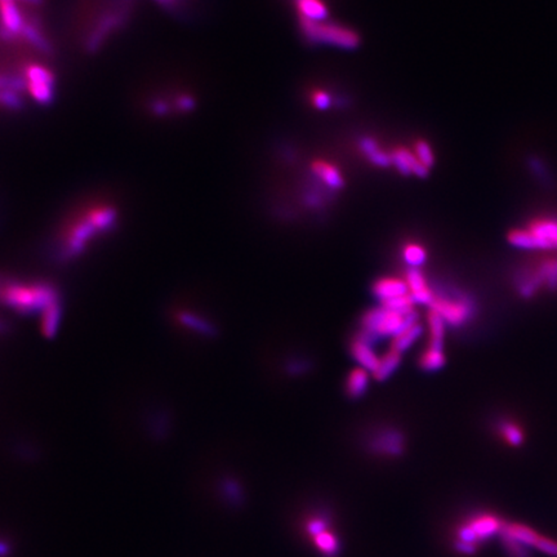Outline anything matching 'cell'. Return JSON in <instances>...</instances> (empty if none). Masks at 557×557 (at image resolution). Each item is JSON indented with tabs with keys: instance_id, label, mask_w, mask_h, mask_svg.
<instances>
[{
	"instance_id": "6",
	"label": "cell",
	"mask_w": 557,
	"mask_h": 557,
	"mask_svg": "<svg viewBox=\"0 0 557 557\" xmlns=\"http://www.w3.org/2000/svg\"><path fill=\"white\" fill-rule=\"evenodd\" d=\"M517 289L524 297H532L540 288L557 289V258H546L538 262L527 273L518 276Z\"/></svg>"
},
{
	"instance_id": "37",
	"label": "cell",
	"mask_w": 557,
	"mask_h": 557,
	"mask_svg": "<svg viewBox=\"0 0 557 557\" xmlns=\"http://www.w3.org/2000/svg\"><path fill=\"white\" fill-rule=\"evenodd\" d=\"M313 103L317 109H326L330 105V97L323 91L315 92L313 94Z\"/></svg>"
},
{
	"instance_id": "33",
	"label": "cell",
	"mask_w": 557,
	"mask_h": 557,
	"mask_svg": "<svg viewBox=\"0 0 557 557\" xmlns=\"http://www.w3.org/2000/svg\"><path fill=\"white\" fill-rule=\"evenodd\" d=\"M503 543L507 549V554L511 557H530L525 545L517 542L516 539L508 537L503 534Z\"/></svg>"
},
{
	"instance_id": "36",
	"label": "cell",
	"mask_w": 557,
	"mask_h": 557,
	"mask_svg": "<svg viewBox=\"0 0 557 557\" xmlns=\"http://www.w3.org/2000/svg\"><path fill=\"white\" fill-rule=\"evenodd\" d=\"M150 107H151L152 114H155L156 116H165L168 112H171L169 103L165 100H162V98L154 100L151 105H150Z\"/></svg>"
},
{
	"instance_id": "2",
	"label": "cell",
	"mask_w": 557,
	"mask_h": 557,
	"mask_svg": "<svg viewBox=\"0 0 557 557\" xmlns=\"http://www.w3.org/2000/svg\"><path fill=\"white\" fill-rule=\"evenodd\" d=\"M0 298L21 315H41L61 299L57 289L48 283L8 284L0 291Z\"/></svg>"
},
{
	"instance_id": "29",
	"label": "cell",
	"mask_w": 557,
	"mask_h": 557,
	"mask_svg": "<svg viewBox=\"0 0 557 557\" xmlns=\"http://www.w3.org/2000/svg\"><path fill=\"white\" fill-rule=\"evenodd\" d=\"M403 255L406 264L410 266V269H418L419 266L425 264L427 258L425 248L416 243L406 244L403 251Z\"/></svg>"
},
{
	"instance_id": "11",
	"label": "cell",
	"mask_w": 557,
	"mask_h": 557,
	"mask_svg": "<svg viewBox=\"0 0 557 557\" xmlns=\"http://www.w3.org/2000/svg\"><path fill=\"white\" fill-rule=\"evenodd\" d=\"M391 165H394L399 172L406 176L414 174L418 177H425L428 172L425 165L418 160L414 151L403 147L391 152Z\"/></svg>"
},
{
	"instance_id": "3",
	"label": "cell",
	"mask_w": 557,
	"mask_h": 557,
	"mask_svg": "<svg viewBox=\"0 0 557 557\" xmlns=\"http://www.w3.org/2000/svg\"><path fill=\"white\" fill-rule=\"evenodd\" d=\"M508 243L521 249H557V217L545 216L516 227L507 235Z\"/></svg>"
},
{
	"instance_id": "31",
	"label": "cell",
	"mask_w": 557,
	"mask_h": 557,
	"mask_svg": "<svg viewBox=\"0 0 557 557\" xmlns=\"http://www.w3.org/2000/svg\"><path fill=\"white\" fill-rule=\"evenodd\" d=\"M314 542L315 545L326 555H335L337 551V540L332 533L323 530L322 533L314 536Z\"/></svg>"
},
{
	"instance_id": "40",
	"label": "cell",
	"mask_w": 557,
	"mask_h": 557,
	"mask_svg": "<svg viewBox=\"0 0 557 557\" xmlns=\"http://www.w3.org/2000/svg\"><path fill=\"white\" fill-rule=\"evenodd\" d=\"M20 1L28 3L30 6H41V3H43V0H20Z\"/></svg>"
},
{
	"instance_id": "20",
	"label": "cell",
	"mask_w": 557,
	"mask_h": 557,
	"mask_svg": "<svg viewBox=\"0 0 557 557\" xmlns=\"http://www.w3.org/2000/svg\"><path fill=\"white\" fill-rule=\"evenodd\" d=\"M299 12V19L310 21H324L328 17V10L322 0H294Z\"/></svg>"
},
{
	"instance_id": "38",
	"label": "cell",
	"mask_w": 557,
	"mask_h": 557,
	"mask_svg": "<svg viewBox=\"0 0 557 557\" xmlns=\"http://www.w3.org/2000/svg\"><path fill=\"white\" fill-rule=\"evenodd\" d=\"M323 530H325V527L324 523H323L322 520H313V521L308 524V532H310L313 536H316V534L322 533Z\"/></svg>"
},
{
	"instance_id": "27",
	"label": "cell",
	"mask_w": 557,
	"mask_h": 557,
	"mask_svg": "<svg viewBox=\"0 0 557 557\" xmlns=\"http://www.w3.org/2000/svg\"><path fill=\"white\" fill-rule=\"evenodd\" d=\"M361 147L365 156L378 167H390L391 165V152H385L379 149V146L373 140H364L361 142Z\"/></svg>"
},
{
	"instance_id": "39",
	"label": "cell",
	"mask_w": 557,
	"mask_h": 557,
	"mask_svg": "<svg viewBox=\"0 0 557 557\" xmlns=\"http://www.w3.org/2000/svg\"><path fill=\"white\" fill-rule=\"evenodd\" d=\"M159 4H162L164 7H167V8H173L174 6H176V1L177 0H156Z\"/></svg>"
},
{
	"instance_id": "8",
	"label": "cell",
	"mask_w": 557,
	"mask_h": 557,
	"mask_svg": "<svg viewBox=\"0 0 557 557\" xmlns=\"http://www.w3.org/2000/svg\"><path fill=\"white\" fill-rule=\"evenodd\" d=\"M26 90L31 97L41 103L50 105L54 97V75L41 65H29L25 70Z\"/></svg>"
},
{
	"instance_id": "7",
	"label": "cell",
	"mask_w": 557,
	"mask_h": 557,
	"mask_svg": "<svg viewBox=\"0 0 557 557\" xmlns=\"http://www.w3.org/2000/svg\"><path fill=\"white\" fill-rule=\"evenodd\" d=\"M431 310L440 315L445 324L461 326L466 324L474 314V304L466 298L453 295H435Z\"/></svg>"
},
{
	"instance_id": "19",
	"label": "cell",
	"mask_w": 557,
	"mask_h": 557,
	"mask_svg": "<svg viewBox=\"0 0 557 557\" xmlns=\"http://www.w3.org/2000/svg\"><path fill=\"white\" fill-rule=\"evenodd\" d=\"M62 320V302L61 299L57 301L56 304L50 306L43 314H41V330L43 335L48 338L54 337L60 329Z\"/></svg>"
},
{
	"instance_id": "35",
	"label": "cell",
	"mask_w": 557,
	"mask_h": 557,
	"mask_svg": "<svg viewBox=\"0 0 557 557\" xmlns=\"http://www.w3.org/2000/svg\"><path fill=\"white\" fill-rule=\"evenodd\" d=\"M174 106H176L180 112H193V109H195V106H196V102H195L193 97H191V96L182 94V96H178V97H177V100L174 101Z\"/></svg>"
},
{
	"instance_id": "23",
	"label": "cell",
	"mask_w": 557,
	"mask_h": 557,
	"mask_svg": "<svg viewBox=\"0 0 557 557\" xmlns=\"http://www.w3.org/2000/svg\"><path fill=\"white\" fill-rule=\"evenodd\" d=\"M445 364V356L441 347L428 345L419 357V365L427 372H435L441 369Z\"/></svg>"
},
{
	"instance_id": "10",
	"label": "cell",
	"mask_w": 557,
	"mask_h": 557,
	"mask_svg": "<svg viewBox=\"0 0 557 557\" xmlns=\"http://www.w3.org/2000/svg\"><path fill=\"white\" fill-rule=\"evenodd\" d=\"M408 292L414 301V304H431L435 293L431 291L430 285L425 282V275L419 269H409L406 276Z\"/></svg>"
},
{
	"instance_id": "21",
	"label": "cell",
	"mask_w": 557,
	"mask_h": 557,
	"mask_svg": "<svg viewBox=\"0 0 557 557\" xmlns=\"http://www.w3.org/2000/svg\"><path fill=\"white\" fill-rule=\"evenodd\" d=\"M400 363H401V354L391 348L388 353H386L379 359L378 366L373 372L375 379L377 381H385L388 377L392 375V373L399 368Z\"/></svg>"
},
{
	"instance_id": "26",
	"label": "cell",
	"mask_w": 557,
	"mask_h": 557,
	"mask_svg": "<svg viewBox=\"0 0 557 557\" xmlns=\"http://www.w3.org/2000/svg\"><path fill=\"white\" fill-rule=\"evenodd\" d=\"M373 445L381 452H385L388 454H397L403 449V437L394 431H386L375 439Z\"/></svg>"
},
{
	"instance_id": "24",
	"label": "cell",
	"mask_w": 557,
	"mask_h": 557,
	"mask_svg": "<svg viewBox=\"0 0 557 557\" xmlns=\"http://www.w3.org/2000/svg\"><path fill=\"white\" fill-rule=\"evenodd\" d=\"M428 330H430V345L436 347H444V335H445V322L441 316L436 314L434 310H430L427 315Z\"/></svg>"
},
{
	"instance_id": "5",
	"label": "cell",
	"mask_w": 557,
	"mask_h": 557,
	"mask_svg": "<svg viewBox=\"0 0 557 557\" xmlns=\"http://www.w3.org/2000/svg\"><path fill=\"white\" fill-rule=\"evenodd\" d=\"M301 20V29L308 41L332 44L338 48L353 50L359 45V35L345 26L326 21Z\"/></svg>"
},
{
	"instance_id": "34",
	"label": "cell",
	"mask_w": 557,
	"mask_h": 557,
	"mask_svg": "<svg viewBox=\"0 0 557 557\" xmlns=\"http://www.w3.org/2000/svg\"><path fill=\"white\" fill-rule=\"evenodd\" d=\"M0 105L10 110H20L23 105L20 93L17 92H0Z\"/></svg>"
},
{
	"instance_id": "12",
	"label": "cell",
	"mask_w": 557,
	"mask_h": 557,
	"mask_svg": "<svg viewBox=\"0 0 557 557\" xmlns=\"http://www.w3.org/2000/svg\"><path fill=\"white\" fill-rule=\"evenodd\" d=\"M26 23L21 13L16 0H1L0 1V25L10 31V34L17 38L21 35L22 29Z\"/></svg>"
},
{
	"instance_id": "32",
	"label": "cell",
	"mask_w": 557,
	"mask_h": 557,
	"mask_svg": "<svg viewBox=\"0 0 557 557\" xmlns=\"http://www.w3.org/2000/svg\"><path fill=\"white\" fill-rule=\"evenodd\" d=\"M414 154L418 158V160L425 165L427 169H430L435 164V156L431 146L425 141H418L414 146Z\"/></svg>"
},
{
	"instance_id": "25",
	"label": "cell",
	"mask_w": 557,
	"mask_h": 557,
	"mask_svg": "<svg viewBox=\"0 0 557 557\" xmlns=\"http://www.w3.org/2000/svg\"><path fill=\"white\" fill-rule=\"evenodd\" d=\"M178 320L186 328L193 329L195 332H198L199 335H208V337L216 335V328L199 315L191 314V313H181V314L178 315Z\"/></svg>"
},
{
	"instance_id": "30",
	"label": "cell",
	"mask_w": 557,
	"mask_h": 557,
	"mask_svg": "<svg viewBox=\"0 0 557 557\" xmlns=\"http://www.w3.org/2000/svg\"><path fill=\"white\" fill-rule=\"evenodd\" d=\"M26 90L25 76L13 75V74H0V92H20Z\"/></svg>"
},
{
	"instance_id": "14",
	"label": "cell",
	"mask_w": 557,
	"mask_h": 557,
	"mask_svg": "<svg viewBox=\"0 0 557 557\" xmlns=\"http://www.w3.org/2000/svg\"><path fill=\"white\" fill-rule=\"evenodd\" d=\"M373 293L378 299L386 304L394 298L409 294L406 280L397 277H383L375 282L373 285Z\"/></svg>"
},
{
	"instance_id": "28",
	"label": "cell",
	"mask_w": 557,
	"mask_h": 557,
	"mask_svg": "<svg viewBox=\"0 0 557 557\" xmlns=\"http://www.w3.org/2000/svg\"><path fill=\"white\" fill-rule=\"evenodd\" d=\"M498 432L509 445L518 446L524 443V432L518 425H515V422H501L498 425Z\"/></svg>"
},
{
	"instance_id": "16",
	"label": "cell",
	"mask_w": 557,
	"mask_h": 557,
	"mask_svg": "<svg viewBox=\"0 0 557 557\" xmlns=\"http://www.w3.org/2000/svg\"><path fill=\"white\" fill-rule=\"evenodd\" d=\"M313 172L315 176H317L323 182L332 187V189H341L344 187V177L339 172V169L330 162L317 160L313 164Z\"/></svg>"
},
{
	"instance_id": "17",
	"label": "cell",
	"mask_w": 557,
	"mask_h": 557,
	"mask_svg": "<svg viewBox=\"0 0 557 557\" xmlns=\"http://www.w3.org/2000/svg\"><path fill=\"white\" fill-rule=\"evenodd\" d=\"M422 332H423L422 326L418 324V322H413V323L406 325L399 335H396L392 338L391 348L400 354L404 353L416 344L417 341L419 339V337L422 335Z\"/></svg>"
},
{
	"instance_id": "1",
	"label": "cell",
	"mask_w": 557,
	"mask_h": 557,
	"mask_svg": "<svg viewBox=\"0 0 557 557\" xmlns=\"http://www.w3.org/2000/svg\"><path fill=\"white\" fill-rule=\"evenodd\" d=\"M118 214L112 207H96L74 223L66 233L65 240L62 242L61 255L63 260H72L79 257L92 240L109 233L115 227Z\"/></svg>"
},
{
	"instance_id": "9",
	"label": "cell",
	"mask_w": 557,
	"mask_h": 557,
	"mask_svg": "<svg viewBox=\"0 0 557 557\" xmlns=\"http://www.w3.org/2000/svg\"><path fill=\"white\" fill-rule=\"evenodd\" d=\"M124 20H125L124 10L110 12V13L105 14L103 19L94 28V30L92 31V34L87 41V50L92 53L98 51L101 48L103 41L110 35L112 30L118 29Z\"/></svg>"
},
{
	"instance_id": "18",
	"label": "cell",
	"mask_w": 557,
	"mask_h": 557,
	"mask_svg": "<svg viewBox=\"0 0 557 557\" xmlns=\"http://www.w3.org/2000/svg\"><path fill=\"white\" fill-rule=\"evenodd\" d=\"M467 527L474 532L476 539L492 537L502 529L499 520L496 517L489 516V515L472 518L467 524Z\"/></svg>"
},
{
	"instance_id": "13",
	"label": "cell",
	"mask_w": 557,
	"mask_h": 557,
	"mask_svg": "<svg viewBox=\"0 0 557 557\" xmlns=\"http://www.w3.org/2000/svg\"><path fill=\"white\" fill-rule=\"evenodd\" d=\"M351 354L355 360L368 372H375L379 363V357L372 347V341L364 335L357 337L351 345Z\"/></svg>"
},
{
	"instance_id": "22",
	"label": "cell",
	"mask_w": 557,
	"mask_h": 557,
	"mask_svg": "<svg viewBox=\"0 0 557 557\" xmlns=\"http://www.w3.org/2000/svg\"><path fill=\"white\" fill-rule=\"evenodd\" d=\"M368 385H369L368 370H365L363 368H356L347 377L346 391L351 397H360L364 395Z\"/></svg>"
},
{
	"instance_id": "4",
	"label": "cell",
	"mask_w": 557,
	"mask_h": 557,
	"mask_svg": "<svg viewBox=\"0 0 557 557\" xmlns=\"http://www.w3.org/2000/svg\"><path fill=\"white\" fill-rule=\"evenodd\" d=\"M417 322L414 313L410 315L401 314L388 307L382 306L365 315L363 319V329L365 337L372 341V337H395L406 325Z\"/></svg>"
},
{
	"instance_id": "15",
	"label": "cell",
	"mask_w": 557,
	"mask_h": 557,
	"mask_svg": "<svg viewBox=\"0 0 557 557\" xmlns=\"http://www.w3.org/2000/svg\"><path fill=\"white\" fill-rule=\"evenodd\" d=\"M21 36L25 41H29L36 51L41 52L43 54H51L53 52L51 41L45 38V35L41 32L39 25L35 21H32V22L26 21L22 32H21Z\"/></svg>"
}]
</instances>
